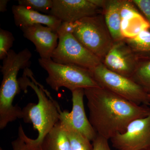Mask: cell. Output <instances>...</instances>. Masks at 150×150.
Returning a JSON list of instances; mask_svg holds the SVG:
<instances>
[{"mask_svg": "<svg viewBox=\"0 0 150 150\" xmlns=\"http://www.w3.org/2000/svg\"><path fill=\"white\" fill-rule=\"evenodd\" d=\"M84 91L90 122L97 134L107 140L123 133L131 121L150 113L147 105L135 104L103 88Z\"/></svg>", "mask_w": 150, "mask_h": 150, "instance_id": "6da1fadb", "label": "cell"}, {"mask_svg": "<svg viewBox=\"0 0 150 150\" xmlns=\"http://www.w3.org/2000/svg\"><path fill=\"white\" fill-rule=\"evenodd\" d=\"M23 76L18 80L21 88L30 87L37 96V103H30L22 109V119L25 123H31L38 132L35 140L40 145L43 139L60 121L62 111L59 103L43 86L38 82L31 70H24Z\"/></svg>", "mask_w": 150, "mask_h": 150, "instance_id": "7a4b0ae2", "label": "cell"}, {"mask_svg": "<svg viewBox=\"0 0 150 150\" xmlns=\"http://www.w3.org/2000/svg\"><path fill=\"white\" fill-rule=\"evenodd\" d=\"M38 63L48 74L46 83L56 92L62 87L71 92L77 89L100 87L95 80L90 70L83 67L59 64L51 59H39Z\"/></svg>", "mask_w": 150, "mask_h": 150, "instance_id": "3957f363", "label": "cell"}, {"mask_svg": "<svg viewBox=\"0 0 150 150\" xmlns=\"http://www.w3.org/2000/svg\"><path fill=\"white\" fill-rule=\"evenodd\" d=\"M73 34L101 62L114 43L102 13L84 18L76 22Z\"/></svg>", "mask_w": 150, "mask_h": 150, "instance_id": "277c9868", "label": "cell"}, {"mask_svg": "<svg viewBox=\"0 0 150 150\" xmlns=\"http://www.w3.org/2000/svg\"><path fill=\"white\" fill-rule=\"evenodd\" d=\"M100 87L138 105H149V94L132 79L110 71L101 62L90 70Z\"/></svg>", "mask_w": 150, "mask_h": 150, "instance_id": "5b68a950", "label": "cell"}, {"mask_svg": "<svg viewBox=\"0 0 150 150\" xmlns=\"http://www.w3.org/2000/svg\"><path fill=\"white\" fill-rule=\"evenodd\" d=\"M58 46L52 54L54 62L71 64L90 70L101 63V60L89 51L72 33H58Z\"/></svg>", "mask_w": 150, "mask_h": 150, "instance_id": "8992f818", "label": "cell"}, {"mask_svg": "<svg viewBox=\"0 0 150 150\" xmlns=\"http://www.w3.org/2000/svg\"><path fill=\"white\" fill-rule=\"evenodd\" d=\"M110 140L112 146L118 150L150 149V112L146 117L131 121L126 131Z\"/></svg>", "mask_w": 150, "mask_h": 150, "instance_id": "52a82bcc", "label": "cell"}, {"mask_svg": "<svg viewBox=\"0 0 150 150\" xmlns=\"http://www.w3.org/2000/svg\"><path fill=\"white\" fill-rule=\"evenodd\" d=\"M139 63V61L124 39L114 42L102 61L108 69L130 79L136 71Z\"/></svg>", "mask_w": 150, "mask_h": 150, "instance_id": "ba28073f", "label": "cell"}, {"mask_svg": "<svg viewBox=\"0 0 150 150\" xmlns=\"http://www.w3.org/2000/svg\"><path fill=\"white\" fill-rule=\"evenodd\" d=\"M101 13L102 9L91 0H53L49 14L62 22L74 23L84 18Z\"/></svg>", "mask_w": 150, "mask_h": 150, "instance_id": "9c48e42d", "label": "cell"}, {"mask_svg": "<svg viewBox=\"0 0 150 150\" xmlns=\"http://www.w3.org/2000/svg\"><path fill=\"white\" fill-rule=\"evenodd\" d=\"M72 109L71 112L64 110L60 112V121H64L86 137L91 142L97 134L86 115L84 105V89H77L71 91Z\"/></svg>", "mask_w": 150, "mask_h": 150, "instance_id": "30bf717a", "label": "cell"}, {"mask_svg": "<svg viewBox=\"0 0 150 150\" xmlns=\"http://www.w3.org/2000/svg\"><path fill=\"white\" fill-rule=\"evenodd\" d=\"M23 36L34 44L37 53L42 59H51L58 46L59 35L50 28L35 24L21 28Z\"/></svg>", "mask_w": 150, "mask_h": 150, "instance_id": "8fae6325", "label": "cell"}, {"mask_svg": "<svg viewBox=\"0 0 150 150\" xmlns=\"http://www.w3.org/2000/svg\"><path fill=\"white\" fill-rule=\"evenodd\" d=\"M15 24L22 28L35 24H41L50 28L57 32L62 22L50 14H44L21 5H14L12 7Z\"/></svg>", "mask_w": 150, "mask_h": 150, "instance_id": "7c38bea8", "label": "cell"}, {"mask_svg": "<svg viewBox=\"0 0 150 150\" xmlns=\"http://www.w3.org/2000/svg\"><path fill=\"white\" fill-rule=\"evenodd\" d=\"M122 0H105L102 14L114 42L124 40L121 30V6Z\"/></svg>", "mask_w": 150, "mask_h": 150, "instance_id": "4fadbf2b", "label": "cell"}, {"mask_svg": "<svg viewBox=\"0 0 150 150\" xmlns=\"http://www.w3.org/2000/svg\"><path fill=\"white\" fill-rule=\"evenodd\" d=\"M148 29H150L149 25L138 9L121 17V33L124 39L135 37L143 30Z\"/></svg>", "mask_w": 150, "mask_h": 150, "instance_id": "5bb4252c", "label": "cell"}, {"mask_svg": "<svg viewBox=\"0 0 150 150\" xmlns=\"http://www.w3.org/2000/svg\"><path fill=\"white\" fill-rule=\"evenodd\" d=\"M40 150H71L64 126L59 121L43 139Z\"/></svg>", "mask_w": 150, "mask_h": 150, "instance_id": "9a60e30c", "label": "cell"}, {"mask_svg": "<svg viewBox=\"0 0 150 150\" xmlns=\"http://www.w3.org/2000/svg\"><path fill=\"white\" fill-rule=\"evenodd\" d=\"M124 40L139 62L150 60V29L143 30L135 37Z\"/></svg>", "mask_w": 150, "mask_h": 150, "instance_id": "2e32d148", "label": "cell"}, {"mask_svg": "<svg viewBox=\"0 0 150 150\" xmlns=\"http://www.w3.org/2000/svg\"><path fill=\"white\" fill-rule=\"evenodd\" d=\"M69 142L71 150H93L91 141L76 130L64 121H61Z\"/></svg>", "mask_w": 150, "mask_h": 150, "instance_id": "e0dca14e", "label": "cell"}, {"mask_svg": "<svg viewBox=\"0 0 150 150\" xmlns=\"http://www.w3.org/2000/svg\"><path fill=\"white\" fill-rule=\"evenodd\" d=\"M131 79L150 94V60L140 61Z\"/></svg>", "mask_w": 150, "mask_h": 150, "instance_id": "ac0fdd59", "label": "cell"}, {"mask_svg": "<svg viewBox=\"0 0 150 150\" xmlns=\"http://www.w3.org/2000/svg\"><path fill=\"white\" fill-rule=\"evenodd\" d=\"M11 144L13 150H40L35 139L28 137L21 125L19 126L17 138Z\"/></svg>", "mask_w": 150, "mask_h": 150, "instance_id": "d6986e66", "label": "cell"}, {"mask_svg": "<svg viewBox=\"0 0 150 150\" xmlns=\"http://www.w3.org/2000/svg\"><path fill=\"white\" fill-rule=\"evenodd\" d=\"M18 2L19 5L49 14L53 5V0H18Z\"/></svg>", "mask_w": 150, "mask_h": 150, "instance_id": "ffe728a7", "label": "cell"}, {"mask_svg": "<svg viewBox=\"0 0 150 150\" xmlns=\"http://www.w3.org/2000/svg\"><path fill=\"white\" fill-rule=\"evenodd\" d=\"M15 40L13 34L8 30L0 29V60L6 57Z\"/></svg>", "mask_w": 150, "mask_h": 150, "instance_id": "44dd1931", "label": "cell"}, {"mask_svg": "<svg viewBox=\"0 0 150 150\" xmlns=\"http://www.w3.org/2000/svg\"><path fill=\"white\" fill-rule=\"evenodd\" d=\"M142 13L149 25L150 28V0H131Z\"/></svg>", "mask_w": 150, "mask_h": 150, "instance_id": "7402d4cb", "label": "cell"}, {"mask_svg": "<svg viewBox=\"0 0 150 150\" xmlns=\"http://www.w3.org/2000/svg\"><path fill=\"white\" fill-rule=\"evenodd\" d=\"M108 140L98 135L93 141V150H111L108 142Z\"/></svg>", "mask_w": 150, "mask_h": 150, "instance_id": "603a6c76", "label": "cell"}, {"mask_svg": "<svg viewBox=\"0 0 150 150\" xmlns=\"http://www.w3.org/2000/svg\"><path fill=\"white\" fill-rule=\"evenodd\" d=\"M75 28V22H62L60 27L58 28L57 33H73Z\"/></svg>", "mask_w": 150, "mask_h": 150, "instance_id": "cb8c5ba5", "label": "cell"}, {"mask_svg": "<svg viewBox=\"0 0 150 150\" xmlns=\"http://www.w3.org/2000/svg\"><path fill=\"white\" fill-rule=\"evenodd\" d=\"M8 0H1L0 1V11L1 12H5L7 11V6Z\"/></svg>", "mask_w": 150, "mask_h": 150, "instance_id": "d4e9b609", "label": "cell"}, {"mask_svg": "<svg viewBox=\"0 0 150 150\" xmlns=\"http://www.w3.org/2000/svg\"><path fill=\"white\" fill-rule=\"evenodd\" d=\"M149 97L150 98V94H149ZM149 105H150V104Z\"/></svg>", "mask_w": 150, "mask_h": 150, "instance_id": "484cf974", "label": "cell"}, {"mask_svg": "<svg viewBox=\"0 0 150 150\" xmlns=\"http://www.w3.org/2000/svg\"><path fill=\"white\" fill-rule=\"evenodd\" d=\"M150 150V149H146V150Z\"/></svg>", "mask_w": 150, "mask_h": 150, "instance_id": "4316f807", "label": "cell"}, {"mask_svg": "<svg viewBox=\"0 0 150 150\" xmlns=\"http://www.w3.org/2000/svg\"><path fill=\"white\" fill-rule=\"evenodd\" d=\"M0 150H3L2 149H1H1H0Z\"/></svg>", "mask_w": 150, "mask_h": 150, "instance_id": "83f0119b", "label": "cell"}]
</instances>
